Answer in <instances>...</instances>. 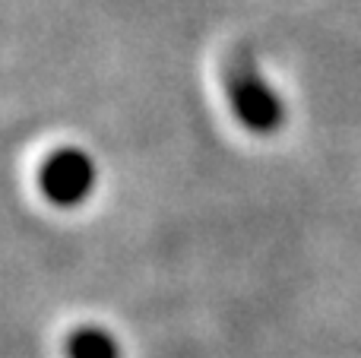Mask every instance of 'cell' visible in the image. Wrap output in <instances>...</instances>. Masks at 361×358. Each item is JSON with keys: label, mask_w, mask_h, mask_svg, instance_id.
Segmentation results:
<instances>
[{"label": "cell", "mask_w": 361, "mask_h": 358, "mask_svg": "<svg viewBox=\"0 0 361 358\" xmlns=\"http://www.w3.org/2000/svg\"><path fill=\"white\" fill-rule=\"evenodd\" d=\"M225 95H228V105L235 111V118L247 130L276 133L286 124V101H282V95L263 80L257 63L247 61V57L235 61L225 70Z\"/></svg>", "instance_id": "1"}, {"label": "cell", "mask_w": 361, "mask_h": 358, "mask_svg": "<svg viewBox=\"0 0 361 358\" xmlns=\"http://www.w3.org/2000/svg\"><path fill=\"white\" fill-rule=\"evenodd\" d=\"M95 162L82 149H57L54 156L44 159L38 171L42 194L54 206H80L95 187Z\"/></svg>", "instance_id": "2"}, {"label": "cell", "mask_w": 361, "mask_h": 358, "mask_svg": "<svg viewBox=\"0 0 361 358\" xmlns=\"http://www.w3.org/2000/svg\"><path fill=\"white\" fill-rule=\"evenodd\" d=\"M70 358H121V346L108 330L102 327H80L67 340Z\"/></svg>", "instance_id": "3"}]
</instances>
